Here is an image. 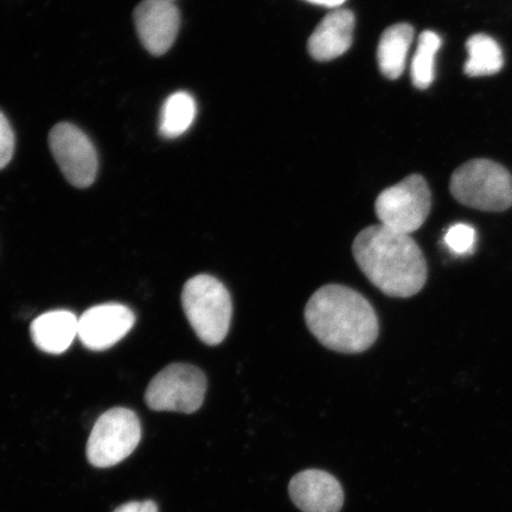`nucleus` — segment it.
<instances>
[{
    "label": "nucleus",
    "instance_id": "f257e3e1",
    "mask_svg": "<svg viewBox=\"0 0 512 512\" xmlns=\"http://www.w3.org/2000/svg\"><path fill=\"white\" fill-rule=\"evenodd\" d=\"M352 253L370 283L386 296L411 298L426 284L425 255L411 235L376 224L357 235Z\"/></svg>",
    "mask_w": 512,
    "mask_h": 512
},
{
    "label": "nucleus",
    "instance_id": "f03ea898",
    "mask_svg": "<svg viewBox=\"0 0 512 512\" xmlns=\"http://www.w3.org/2000/svg\"><path fill=\"white\" fill-rule=\"evenodd\" d=\"M307 328L325 348L342 354H360L379 337L374 307L352 288L326 285L305 307Z\"/></svg>",
    "mask_w": 512,
    "mask_h": 512
},
{
    "label": "nucleus",
    "instance_id": "7ed1b4c3",
    "mask_svg": "<svg viewBox=\"0 0 512 512\" xmlns=\"http://www.w3.org/2000/svg\"><path fill=\"white\" fill-rule=\"evenodd\" d=\"M182 305L191 328L203 343L214 347L227 337L232 322V297L219 279L198 274L185 283Z\"/></svg>",
    "mask_w": 512,
    "mask_h": 512
},
{
    "label": "nucleus",
    "instance_id": "20e7f679",
    "mask_svg": "<svg viewBox=\"0 0 512 512\" xmlns=\"http://www.w3.org/2000/svg\"><path fill=\"white\" fill-rule=\"evenodd\" d=\"M450 190L463 206L486 213H502L512 207V176L489 159H473L459 166L451 177Z\"/></svg>",
    "mask_w": 512,
    "mask_h": 512
},
{
    "label": "nucleus",
    "instance_id": "39448f33",
    "mask_svg": "<svg viewBox=\"0 0 512 512\" xmlns=\"http://www.w3.org/2000/svg\"><path fill=\"white\" fill-rule=\"evenodd\" d=\"M208 381L201 369L175 363L153 377L145 401L153 411L192 414L206 398Z\"/></svg>",
    "mask_w": 512,
    "mask_h": 512
},
{
    "label": "nucleus",
    "instance_id": "423d86ee",
    "mask_svg": "<svg viewBox=\"0 0 512 512\" xmlns=\"http://www.w3.org/2000/svg\"><path fill=\"white\" fill-rule=\"evenodd\" d=\"M142 440V425L136 413L112 408L95 422L87 443L89 463L100 469L123 462L136 451Z\"/></svg>",
    "mask_w": 512,
    "mask_h": 512
},
{
    "label": "nucleus",
    "instance_id": "0eeeda50",
    "mask_svg": "<svg viewBox=\"0 0 512 512\" xmlns=\"http://www.w3.org/2000/svg\"><path fill=\"white\" fill-rule=\"evenodd\" d=\"M431 209V190L420 175L408 176L394 187L383 190L375 203L381 224L407 235L424 226Z\"/></svg>",
    "mask_w": 512,
    "mask_h": 512
},
{
    "label": "nucleus",
    "instance_id": "6e6552de",
    "mask_svg": "<svg viewBox=\"0 0 512 512\" xmlns=\"http://www.w3.org/2000/svg\"><path fill=\"white\" fill-rule=\"evenodd\" d=\"M49 145L67 181L76 188L91 187L99 165L91 139L79 127L61 123L50 131Z\"/></svg>",
    "mask_w": 512,
    "mask_h": 512
},
{
    "label": "nucleus",
    "instance_id": "1a4fd4ad",
    "mask_svg": "<svg viewBox=\"0 0 512 512\" xmlns=\"http://www.w3.org/2000/svg\"><path fill=\"white\" fill-rule=\"evenodd\" d=\"M134 23L144 48L153 56H162L174 46L181 15L171 0H143L134 10Z\"/></svg>",
    "mask_w": 512,
    "mask_h": 512
},
{
    "label": "nucleus",
    "instance_id": "9d476101",
    "mask_svg": "<svg viewBox=\"0 0 512 512\" xmlns=\"http://www.w3.org/2000/svg\"><path fill=\"white\" fill-rule=\"evenodd\" d=\"M134 322V313L125 305L94 306L79 318L78 337L89 350L110 349L131 331Z\"/></svg>",
    "mask_w": 512,
    "mask_h": 512
},
{
    "label": "nucleus",
    "instance_id": "9b49d317",
    "mask_svg": "<svg viewBox=\"0 0 512 512\" xmlns=\"http://www.w3.org/2000/svg\"><path fill=\"white\" fill-rule=\"evenodd\" d=\"M288 492L303 512H339L344 503L341 483L322 470H305L291 479Z\"/></svg>",
    "mask_w": 512,
    "mask_h": 512
},
{
    "label": "nucleus",
    "instance_id": "f8f14e48",
    "mask_svg": "<svg viewBox=\"0 0 512 512\" xmlns=\"http://www.w3.org/2000/svg\"><path fill=\"white\" fill-rule=\"evenodd\" d=\"M354 30L355 16L350 10H332L313 31L307 49L319 62L335 60L350 49Z\"/></svg>",
    "mask_w": 512,
    "mask_h": 512
},
{
    "label": "nucleus",
    "instance_id": "ddd939ff",
    "mask_svg": "<svg viewBox=\"0 0 512 512\" xmlns=\"http://www.w3.org/2000/svg\"><path fill=\"white\" fill-rule=\"evenodd\" d=\"M32 341L48 354L67 351L79 334V318L73 312L57 310L43 313L30 326Z\"/></svg>",
    "mask_w": 512,
    "mask_h": 512
},
{
    "label": "nucleus",
    "instance_id": "4468645a",
    "mask_svg": "<svg viewBox=\"0 0 512 512\" xmlns=\"http://www.w3.org/2000/svg\"><path fill=\"white\" fill-rule=\"evenodd\" d=\"M413 40L414 28L411 24H395L383 32L377 48V62H379L381 73L387 79L401 78L406 69Z\"/></svg>",
    "mask_w": 512,
    "mask_h": 512
},
{
    "label": "nucleus",
    "instance_id": "2eb2a0df",
    "mask_svg": "<svg viewBox=\"0 0 512 512\" xmlns=\"http://www.w3.org/2000/svg\"><path fill=\"white\" fill-rule=\"evenodd\" d=\"M196 114L194 96L183 91L171 94L160 112V136L168 139L181 137L194 124Z\"/></svg>",
    "mask_w": 512,
    "mask_h": 512
},
{
    "label": "nucleus",
    "instance_id": "dca6fc26",
    "mask_svg": "<svg viewBox=\"0 0 512 512\" xmlns=\"http://www.w3.org/2000/svg\"><path fill=\"white\" fill-rule=\"evenodd\" d=\"M469 60L465 63L464 72L477 78V76L495 75L501 72L504 64L503 53L494 38L477 34L470 37L466 43Z\"/></svg>",
    "mask_w": 512,
    "mask_h": 512
},
{
    "label": "nucleus",
    "instance_id": "f3484780",
    "mask_svg": "<svg viewBox=\"0 0 512 512\" xmlns=\"http://www.w3.org/2000/svg\"><path fill=\"white\" fill-rule=\"evenodd\" d=\"M441 48V38L434 31H424L419 37L418 47L412 61L411 76L413 85L427 89L434 81L435 56Z\"/></svg>",
    "mask_w": 512,
    "mask_h": 512
},
{
    "label": "nucleus",
    "instance_id": "a211bd4d",
    "mask_svg": "<svg viewBox=\"0 0 512 512\" xmlns=\"http://www.w3.org/2000/svg\"><path fill=\"white\" fill-rule=\"evenodd\" d=\"M445 242L454 254H466L476 243V230L467 224L459 223L448 229Z\"/></svg>",
    "mask_w": 512,
    "mask_h": 512
},
{
    "label": "nucleus",
    "instance_id": "6ab92c4d",
    "mask_svg": "<svg viewBox=\"0 0 512 512\" xmlns=\"http://www.w3.org/2000/svg\"><path fill=\"white\" fill-rule=\"evenodd\" d=\"M15 152V133L6 119L0 112V170L11 162Z\"/></svg>",
    "mask_w": 512,
    "mask_h": 512
},
{
    "label": "nucleus",
    "instance_id": "aec40b11",
    "mask_svg": "<svg viewBox=\"0 0 512 512\" xmlns=\"http://www.w3.org/2000/svg\"><path fill=\"white\" fill-rule=\"evenodd\" d=\"M114 512H158V507L152 501L128 502L115 509Z\"/></svg>",
    "mask_w": 512,
    "mask_h": 512
},
{
    "label": "nucleus",
    "instance_id": "412c9836",
    "mask_svg": "<svg viewBox=\"0 0 512 512\" xmlns=\"http://www.w3.org/2000/svg\"><path fill=\"white\" fill-rule=\"evenodd\" d=\"M304 2L317 5L324 6V8L328 9H341L342 5L347 2V0H304Z\"/></svg>",
    "mask_w": 512,
    "mask_h": 512
},
{
    "label": "nucleus",
    "instance_id": "4be33fe9",
    "mask_svg": "<svg viewBox=\"0 0 512 512\" xmlns=\"http://www.w3.org/2000/svg\"><path fill=\"white\" fill-rule=\"evenodd\" d=\"M171 2H175V0H171Z\"/></svg>",
    "mask_w": 512,
    "mask_h": 512
}]
</instances>
